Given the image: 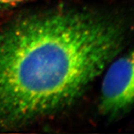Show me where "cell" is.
Instances as JSON below:
<instances>
[{
    "label": "cell",
    "instance_id": "1",
    "mask_svg": "<svg viewBox=\"0 0 134 134\" xmlns=\"http://www.w3.org/2000/svg\"><path fill=\"white\" fill-rule=\"evenodd\" d=\"M125 24L63 10L19 19L0 33V127L72 104L119 54Z\"/></svg>",
    "mask_w": 134,
    "mask_h": 134
},
{
    "label": "cell",
    "instance_id": "2",
    "mask_svg": "<svg viewBox=\"0 0 134 134\" xmlns=\"http://www.w3.org/2000/svg\"><path fill=\"white\" fill-rule=\"evenodd\" d=\"M111 63L101 84L98 107L104 115L115 118L134 108V47Z\"/></svg>",
    "mask_w": 134,
    "mask_h": 134
},
{
    "label": "cell",
    "instance_id": "3",
    "mask_svg": "<svg viewBox=\"0 0 134 134\" xmlns=\"http://www.w3.org/2000/svg\"><path fill=\"white\" fill-rule=\"evenodd\" d=\"M27 0H0V8L8 7V6L17 5Z\"/></svg>",
    "mask_w": 134,
    "mask_h": 134
}]
</instances>
